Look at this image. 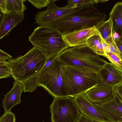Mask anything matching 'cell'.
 Masks as SVG:
<instances>
[{
  "instance_id": "cell-1",
  "label": "cell",
  "mask_w": 122,
  "mask_h": 122,
  "mask_svg": "<svg viewBox=\"0 0 122 122\" xmlns=\"http://www.w3.org/2000/svg\"><path fill=\"white\" fill-rule=\"evenodd\" d=\"M106 15L92 4L76 9L45 26L61 35L81 29L96 27L105 21Z\"/></svg>"
},
{
  "instance_id": "cell-2",
  "label": "cell",
  "mask_w": 122,
  "mask_h": 122,
  "mask_svg": "<svg viewBox=\"0 0 122 122\" xmlns=\"http://www.w3.org/2000/svg\"><path fill=\"white\" fill-rule=\"evenodd\" d=\"M63 85L68 96L74 97L85 93L103 82L99 72L81 66L63 64L62 73Z\"/></svg>"
},
{
  "instance_id": "cell-3",
  "label": "cell",
  "mask_w": 122,
  "mask_h": 122,
  "mask_svg": "<svg viewBox=\"0 0 122 122\" xmlns=\"http://www.w3.org/2000/svg\"><path fill=\"white\" fill-rule=\"evenodd\" d=\"M47 58L43 50L33 47L24 55L8 61L11 75L15 81L22 83L39 72Z\"/></svg>"
},
{
  "instance_id": "cell-4",
  "label": "cell",
  "mask_w": 122,
  "mask_h": 122,
  "mask_svg": "<svg viewBox=\"0 0 122 122\" xmlns=\"http://www.w3.org/2000/svg\"><path fill=\"white\" fill-rule=\"evenodd\" d=\"M57 57L64 65L85 66L99 72L108 62L86 45L69 47Z\"/></svg>"
},
{
  "instance_id": "cell-5",
  "label": "cell",
  "mask_w": 122,
  "mask_h": 122,
  "mask_svg": "<svg viewBox=\"0 0 122 122\" xmlns=\"http://www.w3.org/2000/svg\"><path fill=\"white\" fill-rule=\"evenodd\" d=\"M28 40L33 47L43 50L47 57H57L69 47L62 35L46 26H38L29 36Z\"/></svg>"
},
{
  "instance_id": "cell-6",
  "label": "cell",
  "mask_w": 122,
  "mask_h": 122,
  "mask_svg": "<svg viewBox=\"0 0 122 122\" xmlns=\"http://www.w3.org/2000/svg\"><path fill=\"white\" fill-rule=\"evenodd\" d=\"M63 64L57 57L41 73L38 86L42 87L54 97H69L64 89L62 78Z\"/></svg>"
},
{
  "instance_id": "cell-7",
  "label": "cell",
  "mask_w": 122,
  "mask_h": 122,
  "mask_svg": "<svg viewBox=\"0 0 122 122\" xmlns=\"http://www.w3.org/2000/svg\"><path fill=\"white\" fill-rule=\"evenodd\" d=\"M51 122H76L80 114L73 97H54L50 106Z\"/></svg>"
},
{
  "instance_id": "cell-8",
  "label": "cell",
  "mask_w": 122,
  "mask_h": 122,
  "mask_svg": "<svg viewBox=\"0 0 122 122\" xmlns=\"http://www.w3.org/2000/svg\"><path fill=\"white\" fill-rule=\"evenodd\" d=\"M73 98L79 111L84 116L96 122H113L109 117L102 113L85 93Z\"/></svg>"
},
{
  "instance_id": "cell-9",
  "label": "cell",
  "mask_w": 122,
  "mask_h": 122,
  "mask_svg": "<svg viewBox=\"0 0 122 122\" xmlns=\"http://www.w3.org/2000/svg\"><path fill=\"white\" fill-rule=\"evenodd\" d=\"M56 1L50 0L46 10L36 14L35 23L40 26H45L75 9L67 5L62 7H58L55 3Z\"/></svg>"
},
{
  "instance_id": "cell-10",
  "label": "cell",
  "mask_w": 122,
  "mask_h": 122,
  "mask_svg": "<svg viewBox=\"0 0 122 122\" xmlns=\"http://www.w3.org/2000/svg\"><path fill=\"white\" fill-rule=\"evenodd\" d=\"M101 36L96 27L81 29L64 34L62 36L69 47L86 45L88 39L92 36Z\"/></svg>"
},
{
  "instance_id": "cell-11",
  "label": "cell",
  "mask_w": 122,
  "mask_h": 122,
  "mask_svg": "<svg viewBox=\"0 0 122 122\" xmlns=\"http://www.w3.org/2000/svg\"><path fill=\"white\" fill-rule=\"evenodd\" d=\"M99 72L103 82L96 86L115 87L122 83V72L117 69L111 62L107 63Z\"/></svg>"
},
{
  "instance_id": "cell-12",
  "label": "cell",
  "mask_w": 122,
  "mask_h": 122,
  "mask_svg": "<svg viewBox=\"0 0 122 122\" xmlns=\"http://www.w3.org/2000/svg\"><path fill=\"white\" fill-rule=\"evenodd\" d=\"M114 87L104 86H95L85 93L92 102L101 104L111 100L115 93Z\"/></svg>"
},
{
  "instance_id": "cell-13",
  "label": "cell",
  "mask_w": 122,
  "mask_h": 122,
  "mask_svg": "<svg viewBox=\"0 0 122 122\" xmlns=\"http://www.w3.org/2000/svg\"><path fill=\"white\" fill-rule=\"evenodd\" d=\"M11 90L6 95L3 99L2 103L5 112L10 111L14 106L20 103L21 102L20 97L23 91V84L15 81Z\"/></svg>"
},
{
  "instance_id": "cell-14",
  "label": "cell",
  "mask_w": 122,
  "mask_h": 122,
  "mask_svg": "<svg viewBox=\"0 0 122 122\" xmlns=\"http://www.w3.org/2000/svg\"><path fill=\"white\" fill-rule=\"evenodd\" d=\"M24 16V14H20L11 12L3 14L0 21V39L7 35L14 28L21 23Z\"/></svg>"
},
{
  "instance_id": "cell-15",
  "label": "cell",
  "mask_w": 122,
  "mask_h": 122,
  "mask_svg": "<svg viewBox=\"0 0 122 122\" xmlns=\"http://www.w3.org/2000/svg\"><path fill=\"white\" fill-rule=\"evenodd\" d=\"M109 15L112 23L114 32L117 34L122 40V1L116 3Z\"/></svg>"
},
{
  "instance_id": "cell-16",
  "label": "cell",
  "mask_w": 122,
  "mask_h": 122,
  "mask_svg": "<svg viewBox=\"0 0 122 122\" xmlns=\"http://www.w3.org/2000/svg\"><path fill=\"white\" fill-rule=\"evenodd\" d=\"M100 33L105 44L109 45L116 43L114 37V33L112 25V23L110 17L96 27Z\"/></svg>"
},
{
  "instance_id": "cell-17",
  "label": "cell",
  "mask_w": 122,
  "mask_h": 122,
  "mask_svg": "<svg viewBox=\"0 0 122 122\" xmlns=\"http://www.w3.org/2000/svg\"><path fill=\"white\" fill-rule=\"evenodd\" d=\"M105 42L101 36L95 35L88 39L86 45L97 54L105 57Z\"/></svg>"
},
{
  "instance_id": "cell-18",
  "label": "cell",
  "mask_w": 122,
  "mask_h": 122,
  "mask_svg": "<svg viewBox=\"0 0 122 122\" xmlns=\"http://www.w3.org/2000/svg\"><path fill=\"white\" fill-rule=\"evenodd\" d=\"M57 57H47L45 64L41 71L35 76L30 78L22 83L23 85L24 92H33L37 88L38 78L41 73L47 67L49 66L54 59Z\"/></svg>"
},
{
  "instance_id": "cell-19",
  "label": "cell",
  "mask_w": 122,
  "mask_h": 122,
  "mask_svg": "<svg viewBox=\"0 0 122 122\" xmlns=\"http://www.w3.org/2000/svg\"><path fill=\"white\" fill-rule=\"evenodd\" d=\"M7 14L10 12L16 13L20 14H24V11L27 7L24 3L26 0H5Z\"/></svg>"
},
{
  "instance_id": "cell-20",
  "label": "cell",
  "mask_w": 122,
  "mask_h": 122,
  "mask_svg": "<svg viewBox=\"0 0 122 122\" xmlns=\"http://www.w3.org/2000/svg\"><path fill=\"white\" fill-rule=\"evenodd\" d=\"M100 104L112 111L122 115V101L116 93L111 100Z\"/></svg>"
},
{
  "instance_id": "cell-21",
  "label": "cell",
  "mask_w": 122,
  "mask_h": 122,
  "mask_svg": "<svg viewBox=\"0 0 122 122\" xmlns=\"http://www.w3.org/2000/svg\"><path fill=\"white\" fill-rule=\"evenodd\" d=\"M94 104L102 113L109 117L113 122H117L118 121H122V115L113 112L104 107L100 104Z\"/></svg>"
},
{
  "instance_id": "cell-22",
  "label": "cell",
  "mask_w": 122,
  "mask_h": 122,
  "mask_svg": "<svg viewBox=\"0 0 122 122\" xmlns=\"http://www.w3.org/2000/svg\"><path fill=\"white\" fill-rule=\"evenodd\" d=\"M105 52V57L111 62L117 69L122 72V58L108 51H106Z\"/></svg>"
},
{
  "instance_id": "cell-23",
  "label": "cell",
  "mask_w": 122,
  "mask_h": 122,
  "mask_svg": "<svg viewBox=\"0 0 122 122\" xmlns=\"http://www.w3.org/2000/svg\"><path fill=\"white\" fill-rule=\"evenodd\" d=\"M66 5L76 9L90 4L98 3V0H68Z\"/></svg>"
},
{
  "instance_id": "cell-24",
  "label": "cell",
  "mask_w": 122,
  "mask_h": 122,
  "mask_svg": "<svg viewBox=\"0 0 122 122\" xmlns=\"http://www.w3.org/2000/svg\"><path fill=\"white\" fill-rule=\"evenodd\" d=\"M11 75L10 69L8 62L0 60V78H7Z\"/></svg>"
},
{
  "instance_id": "cell-25",
  "label": "cell",
  "mask_w": 122,
  "mask_h": 122,
  "mask_svg": "<svg viewBox=\"0 0 122 122\" xmlns=\"http://www.w3.org/2000/svg\"><path fill=\"white\" fill-rule=\"evenodd\" d=\"M15 114L11 111L5 112L0 117V122H15Z\"/></svg>"
},
{
  "instance_id": "cell-26",
  "label": "cell",
  "mask_w": 122,
  "mask_h": 122,
  "mask_svg": "<svg viewBox=\"0 0 122 122\" xmlns=\"http://www.w3.org/2000/svg\"><path fill=\"white\" fill-rule=\"evenodd\" d=\"M35 7L41 9L48 6L50 2V0H28Z\"/></svg>"
},
{
  "instance_id": "cell-27",
  "label": "cell",
  "mask_w": 122,
  "mask_h": 122,
  "mask_svg": "<svg viewBox=\"0 0 122 122\" xmlns=\"http://www.w3.org/2000/svg\"><path fill=\"white\" fill-rule=\"evenodd\" d=\"M104 49L105 52L106 51H108L118 56L121 57V54L116 43L109 45L105 44Z\"/></svg>"
},
{
  "instance_id": "cell-28",
  "label": "cell",
  "mask_w": 122,
  "mask_h": 122,
  "mask_svg": "<svg viewBox=\"0 0 122 122\" xmlns=\"http://www.w3.org/2000/svg\"><path fill=\"white\" fill-rule=\"evenodd\" d=\"M12 57L10 55L0 49V60H10L12 59Z\"/></svg>"
},
{
  "instance_id": "cell-29",
  "label": "cell",
  "mask_w": 122,
  "mask_h": 122,
  "mask_svg": "<svg viewBox=\"0 0 122 122\" xmlns=\"http://www.w3.org/2000/svg\"><path fill=\"white\" fill-rule=\"evenodd\" d=\"M114 89L115 93L122 101V83L115 86Z\"/></svg>"
},
{
  "instance_id": "cell-30",
  "label": "cell",
  "mask_w": 122,
  "mask_h": 122,
  "mask_svg": "<svg viewBox=\"0 0 122 122\" xmlns=\"http://www.w3.org/2000/svg\"><path fill=\"white\" fill-rule=\"evenodd\" d=\"M76 122H96L80 113Z\"/></svg>"
},
{
  "instance_id": "cell-31",
  "label": "cell",
  "mask_w": 122,
  "mask_h": 122,
  "mask_svg": "<svg viewBox=\"0 0 122 122\" xmlns=\"http://www.w3.org/2000/svg\"><path fill=\"white\" fill-rule=\"evenodd\" d=\"M117 46L121 54V57L122 58V40L118 36L115 38Z\"/></svg>"
},
{
  "instance_id": "cell-32",
  "label": "cell",
  "mask_w": 122,
  "mask_h": 122,
  "mask_svg": "<svg viewBox=\"0 0 122 122\" xmlns=\"http://www.w3.org/2000/svg\"><path fill=\"white\" fill-rule=\"evenodd\" d=\"M0 11L3 14H7L5 0H0Z\"/></svg>"
},
{
  "instance_id": "cell-33",
  "label": "cell",
  "mask_w": 122,
  "mask_h": 122,
  "mask_svg": "<svg viewBox=\"0 0 122 122\" xmlns=\"http://www.w3.org/2000/svg\"><path fill=\"white\" fill-rule=\"evenodd\" d=\"M117 122H122V121H118Z\"/></svg>"
},
{
  "instance_id": "cell-34",
  "label": "cell",
  "mask_w": 122,
  "mask_h": 122,
  "mask_svg": "<svg viewBox=\"0 0 122 122\" xmlns=\"http://www.w3.org/2000/svg\"></svg>"
},
{
  "instance_id": "cell-35",
  "label": "cell",
  "mask_w": 122,
  "mask_h": 122,
  "mask_svg": "<svg viewBox=\"0 0 122 122\" xmlns=\"http://www.w3.org/2000/svg\"></svg>"
}]
</instances>
